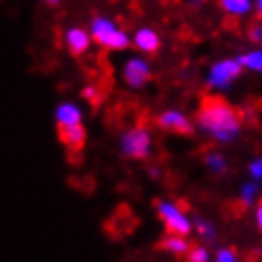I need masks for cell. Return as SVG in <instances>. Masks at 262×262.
Here are the masks:
<instances>
[{
	"mask_svg": "<svg viewBox=\"0 0 262 262\" xmlns=\"http://www.w3.org/2000/svg\"><path fill=\"white\" fill-rule=\"evenodd\" d=\"M198 124L207 135L221 143H230L239 135L242 120L234 106L221 97H205L198 112Z\"/></svg>",
	"mask_w": 262,
	"mask_h": 262,
	"instance_id": "cell-1",
	"label": "cell"
},
{
	"mask_svg": "<svg viewBox=\"0 0 262 262\" xmlns=\"http://www.w3.org/2000/svg\"><path fill=\"white\" fill-rule=\"evenodd\" d=\"M90 34L95 44L111 52H122L131 44L129 34L120 29L118 23L106 15H95L90 23Z\"/></svg>",
	"mask_w": 262,
	"mask_h": 262,
	"instance_id": "cell-2",
	"label": "cell"
},
{
	"mask_svg": "<svg viewBox=\"0 0 262 262\" xmlns=\"http://www.w3.org/2000/svg\"><path fill=\"white\" fill-rule=\"evenodd\" d=\"M120 152L129 160H146L152 152V137L144 127H133L120 137Z\"/></svg>",
	"mask_w": 262,
	"mask_h": 262,
	"instance_id": "cell-3",
	"label": "cell"
},
{
	"mask_svg": "<svg viewBox=\"0 0 262 262\" xmlns=\"http://www.w3.org/2000/svg\"><path fill=\"white\" fill-rule=\"evenodd\" d=\"M158 213H160V219L164 221L165 228L169 230L171 234H179V236H188L190 234L192 221L177 203L160 202L158 203Z\"/></svg>",
	"mask_w": 262,
	"mask_h": 262,
	"instance_id": "cell-4",
	"label": "cell"
},
{
	"mask_svg": "<svg viewBox=\"0 0 262 262\" xmlns=\"http://www.w3.org/2000/svg\"><path fill=\"white\" fill-rule=\"evenodd\" d=\"M150 78V65L143 57H129L125 61V65L122 67V80L129 85L131 90H141Z\"/></svg>",
	"mask_w": 262,
	"mask_h": 262,
	"instance_id": "cell-5",
	"label": "cell"
},
{
	"mask_svg": "<svg viewBox=\"0 0 262 262\" xmlns=\"http://www.w3.org/2000/svg\"><path fill=\"white\" fill-rule=\"evenodd\" d=\"M242 74V63L237 59H224L211 67L207 82L213 88H228Z\"/></svg>",
	"mask_w": 262,
	"mask_h": 262,
	"instance_id": "cell-6",
	"label": "cell"
},
{
	"mask_svg": "<svg viewBox=\"0 0 262 262\" xmlns=\"http://www.w3.org/2000/svg\"><path fill=\"white\" fill-rule=\"evenodd\" d=\"M63 42H65L67 50L72 53V55H84L90 48H92V34L88 29L84 27H69L63 33Z\"/></svg>",
	"mask_w": 262,
	"mask_h": 262,
	"instance_id": "cell-7",
	"label": "cell"
},
{
	"mask_svg": "<svg viewBox=\"0 0 262 262\" xmlns=\"http://www.w3.org/2000/svg\"><path fill=\"white\" fill-rule=\"evenodd\" d=\"M53 118H55L57 129L59 127H67V125H76L84 122V111L74 101H63V103H59V105L55 106Z\"/></svg>",
	"mask_w": 262,
	"mask_h": 262,
	"instance_id": "cell-8",
	"label": "cell"
},
{
	"mask_svg": "<svg viewBox=\"0 0 262 262\" xmlns=\"http://www.w3.org/2000/svg\"><path fill=\"white\" fill-rule=\"evenodd\" d=\"M158 125L162 129L173 131V133H179V135H190L192 133V122L183 112L179 111H165L158 116Z\"/></svg>",
	"mask_w": 262,
	"mask_h": 262,
	"instance_id": "cell-9",
	"label": "cell"
},
{
	"mask_svg": "<svg viewBox=\"0 0 262 262\" xmlns=\"http://www.w3.org/2000/svg\"><path fill=\"white\" fill-rule=\"evenodd\" d=\"M85 127L84 124H76V125H67V127H59V139L61 143L72 148V150H80L85 144Z\"/></svg>",
	"mask_w": 262,
	"mask_h": 262,
	"instance_id": "cell-10",
	"label": "cell"
},
{
	"mask_svg": "<svg viewBox=\"0 0 262 262\" xmlns=\"http://www.w3.org/2000/svg\"><path fill=\"white\" fill-rule=\"evenodd\" d=\"M131 42L135 44V48H137L139 52L143 53H154L158 52V48H160V36H158L156 31H152V29H148V27H143V29H139L137 33H135V36L131 38Z\"/></svg>",
	"mask_w": 262,
	"mask_h": 262,
	"instance_id": "cell-11",
	"label": "cell"
},
{
	"mask_svg": "<svg viewBox=\"0 0 262 262\" xmlns=\"http://www.w3.org/2000/svg\"><path fill=\"white\" fill-rule=\"evenodd\" d=\"M162 249L167 251V253H171V255L183 256V255H186V253H188L190 245H188V242H186V237H184V236L171 234V236H167L164 242H162Z\"/></svg>",
	"mask_w": 262,
	"mask_h": 262,
	"instance_id": "cell-12",
	"label": "cell"
},
{
	"mask_svg": "<svg viewBox=\"0 0 262 262\" xmlns=\"http://www.w3.org/2000/svg\"><path fill=\"white\" fill-rule=\"evenodd\" d=\"M221 8L232 17H242V15H247L253 6H251V0H221Z\"/></svg>",
	"mask_w": 262,
	"mask_h": 262,
	"instance_id": "cell-13",
	"label": "cell"
},
{
	"mask_svg": "<svg viewBox=\"0 0 262 262\" xmlns=\"http://www.w3.org/2000/svg\"><path fill=\"white\" fill-rule=\"evenodd\" d=\"M237 61L242 63V67L249 69V71L262 72V50H253V52H247L245 55H242Z\"/></svg>",
	"mask_w": 262,
	"mask_h": 262,
	"instance_id": "cell-14",
	"label": "cell"
},
{
	"mask_svg": "<svg viewBox=\"0 0 262 262\" xmlns=\"http://www.w3.org/2000/svg\"><path fill=\"white\" fill-rule=\"evenodd\" d=\"M205 162L209 165L211 171H215V173H223L226 169V160H224L221 154H207L205 156Z\"/></svg>",
	"mask_w": 262,
	"mask_h": 262,
	"instance_id": "cell-15",
	"label": "cell"
},
{
	"mask_svg": "<svg viewBox=\"0 0 262 262\" xmlns=\"http://www.w3.org/2000/svg\"><path fill=\"white\" fill-rule=\"evenodd\" d=\"M256 198V183H247L242 186V202L245 205H253Z\"/></svg>",
	"mask_w": 262,
	"mask_h": 262,
	"instance_id": "cell-16",
	"label": "cell"
},
{
	"mask_svg": "<svg viewBox=\"0 0 262 262\" xmlns=\"http://www.w3.org/2000/svg\"><path fill=\"white\" fill-rule=\"evenodd\" d=\"M188 260H192V262H207V260H209V253L203 249V247H194V249H188Z\"/></svg>",
	"mask_w": 262,
	"mask_h": 262,
	"instance_id": "cell-17",
	"label": "cell"
},
{
	"mask_svg": "<svg viewBox=\"0 0 262 262\" xmlns=\"http://www.w3.org/2000/svg\"><path fill=\"white\" fill-rule=\"evenodd\" d=\"M198 232H200V236L207 237V239H213V236H215V230H213L211 223H205V221L198 223Z\"/></svg>",
	"mask_w": 262,
	"mask_h": 262,
	"instance_id": "cell-18",
	"label": "cell"
},
{
	"mask_svg": "<svg viewBox=\"0 0 262 262\" xmlns=\"http://www.w3.org/2000/svg\"><path fill=\"white\" fill-rule=\"evenodd\" d=\"M249 173L255 181H260L262 179V160H255V162H251Z\"/></svg>",
	"mask_w": 262,
	"mask_h": 262,
	"instance_id": "cell-19",
	"label": "cell"
},
{
	"mask_svg": "<svg viewBox=\"0 0 262 262\" xmlns=\"http://www.w3.org/2000/svg\"><path fill=\"white\" fill-rule=\"evenodd\" d=\"M216 260L219 262H234V260H237V256L234 255V251L232 249H221L219 251V255H216Z\"/></svg>",
	"mask_w": 262,
	"mask_h": 262,
	"instance_id": "cell-20",
	"label": "cell"
},
{
	"mask_svg": "<svg viewBox=\"0 0 262 262\" xmlns=\"http://www.w3.org/2000/svg\"><path fill=\"white\" fill-rule=\"evenodd\" d=\"M80 95H82V99H85V101H95V99H97V90H95L93 85H85Z\"/></svg>",
	"mask_w": 262,
	"mask_h": 262,
	"instance_id": "cell-21",
	"label": "cell"
},
{
	"mask_svg": "<svg viewBox=\"0 0 262 262\" xmlns=\"http://www.w3.org/2000/svg\"><path fill=\"white\" fill-rule=\"evenodd\" d=\"M249 38L253 42H262V25H253L249 29Z\"/></svg>",
	"mask_w": 262,
	"mask_h": 262,
	"instance_id": "cell-22",
	"label": "cell"
},
{
	"mask_svg": "<svg viewBox=\"0 0 262 262\" xmlns=\"http://www.w3.org/2000/svg\"><path fill=\"white\" fill-rule=\"evenodd\" d=\"M255 219H256V226L262 230V203L256 207V213H255Z\"/></svg>",
	"mask_w": 262,
	"mask_h": 262,
	"instance_id": "cell-23",
	"label": "cell"
},
{
	"mask_svg": "<svg viewBox=\"0 0 262 262\" xmlns=\"http://www.w3.org/2000/svg\"><path fill=\"white\" fill-rule=\"evenodd\" d=\"M42 4H46V6H52V8H55V6H59L61 4V0H40Z\"/></svg>",
	"mask_w": 262,
	"mask_h": 262,
	"instance_id": "cell-24",
	"label": "cell"
},
{
	"mask_svg": "<svg viewBox=\"0 0 262 262\" xmlns=\"http://www.w3.org/2000/svg\"><path fill=\"white\" fill-rule=\"evenodd\" d=\"M256 10H258V15L262 17V0H256Z\"/></svg>",
	"mask_w": 262,
	"mask_h": 262,
	"instance_id": "cell-25",
	"label": "cell"
}]
</instances>
